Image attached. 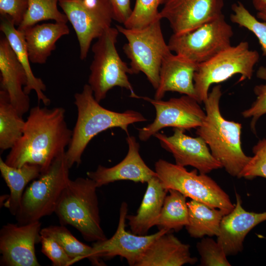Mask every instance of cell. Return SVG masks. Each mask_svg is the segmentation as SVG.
<instances>
[{"label":"cell","instance_id":"ab89813d","mask_svg":"<svg viewBox=\"0 0 266 266\" xmlns=\"http://www.w3.org/2000/svg\"><path fill=\"white\" fill-rule=\"evenodd\" d=\"M257 16L259 19L266 21V7L260 11H258Z\"/></svg>","mask_w":266,"mask_h":266},{"label":"cell","instance_id":"8992f818","mask_svg":"<svg viewBox=\"0 0 266 266\" xmlns=\"http://www.w3.org/2000/svg\"><path fill=\"white\" fill-rule=\"evenodd\" d=\"M161 20L138 29L116 25L127 40L123 49L130 60L131 74L143 73L155 90L159 85L162 61L171 53L163 34Z\"/></svg>","mask_w":266,"mask_h":266},{"label":"cell","instance_id":"f35d334b","mask_svg":"<svg viewBox=\"0 0 266 266\" xmlns=\"http://www.w3.org/2000/svg\"><path fill=\"white\" fill-rule=\"evenodd\" d=\"M252 2L254 7L258 11L266 7V0H252Z\"/></svg>","mask_w":266,"mask_h":266},{"label":"cell","instance_id":"52a82bcc","mask_svg":"<svg viewBox=\"0 0 266 266\" xmlns=\"http://www.w3.org/2000/svg\"><path fill=\"white\" fill-rule=\"evenodd\" d=\"M66 152L58 156L49 169L24 192L15 216L18 224L39 221L55 212L60 197L70 179Z\"/></svg>","mask_w":266,"mask_h":266},{"label":"cell","instance_id":"ffe728a7","mask_svg":"<svg viewBox=\"0 0 266 266\" xmlns=\"http://www.w3.org/2000/svg\"><path fill=\"white\" fill-rule=\"evenodd\" d=\"M198 64L180 55H167L160 70L159 82L154 99L162 100L167 92H176L197 100L194 86V73Z\"/></svg>","mask_w":266,"mask_h":266},{"label":"cell","instance_id":"8fae6325","mask_svg":"<svg viewBox=\"0 0 266 266\" xmlns=\"http://www.w3.org/2000/svg\"><path fill=\"white\" fill-rule=\"evenodd\" d=\"M59 5L73 28L85 60L91 43L111 27L114 14L109 0H60Z\"/></svg>","mask_w":266,"mask_h":266},{"label":"cell","instance_id":"ba28073f","mask_svg":"<svg viewBox=\"0 0 266 266\" xmlns=\"http://www.w3.org/2000/svg\"><path fill=\"white\" fill-rule=\"evenodd\" d=\"M260 56L251 50L247 41L230 46L209 60L199 64L194 73V86L197 101L204 102L213 84L226 81L235 74H240L239 81L250 79Z\"/></svg>","mask_w":266,"mask_h":266},{"label":"cell","instance_id":"e0dca14e","mask_svg":"<svg viewBox=\"0 0 266 266\" xmlns=\"http://www.w3.org/2000/svg\"><path fill=\"white\" fill-rule=\"evenodd\" d=\"M126 141L128 151L120 163L110 167L99 165L96 170L87 172L88 177L95 181L98 188L120 180L147 183L153 177L158 176L141 158L139 144L135 137L128 134Z\"/></svg>","mask_w":266,"mask_h":266},{"label":"cell","instance_id":"8d00e7d4","mask_svg":"<svg viewBox=\"0 0 266 266\" xmlns=\"http://www.w3.org/2000/svg\"><path fill=\"white\" fill-rule=\"evenodd\" d=\"M28 7V0H0L1 16L8 17L15 26L20 25Z\"/></svg>","mask_w":266,"mask_h":266},{"label":"cell","instance_id":"d6986e66","mask_svg":"<svg viewBox=\"0 0 266 266\" xmlns=\"http://www.w3.org/2000/svg\"><path fill=\"white\" fill-rule=\"evenodd\" d=\"M0 90L6 92L11 104L23 116L30 106L29 95L24 91L27 76L5 37L0 40Z\"/></svg>","mask_w":266,"mask_h":266},{"label":"cell","instance_id":"7402d4cb","mask_svg":"<svg viewBox=\"0 0 266 266\" xmlns=\"http://www.w3.org/2000/svg\"><path fill=\"white\" fill-rule=\"evenodd\" d=\"M23 33L30 62L43 64L55 49L57 41L68 35L69 29L66 23H47L36 24Z\"/></svg>","mask_w":266,"mask_h":266},{"label":"cell","instance_id":"836d02e7","mask_svg":"<svg viewBox=\"0 0 266 266\" xmlns=\"http://www.w3.org/2000/svg\"><path fill=\"white\" fill-rule=\"evenodd\" d=\"M203 266H230L222 246L213 239L205 237L197 244Z\"/></svg>","mask_w":266,"mask_h":266},{"label":"cell","instance_id":"3957f363","mask_svg":"<svg viewBox=\"0 0 266 266\" xmlns=\"http://www.w3.org/2000/svg\"><path fill=\"white\" fill-rule=\"evenodd\" d=\"M221 86H214L203 102L206 113L202 125L196 134L208 145L211 154L231 176L239 178L250 160L242 150L241 142V124L226 119L220 109Z\"/></svg>","mask_w":266,"mask_h":266},{"label":"cell","instance_id":"4316f807","mask_svg":"<svg viewBox=\"0 0 266 266\" xmlns=\"http://www.w3.org/2000/svg\"><path fill=\"white\" fill-rule=\"evenodd\" d=\"M26 121L11 104L4 91L0 90V149H11L22 136Z\"/></svg>","mask_w":266,"mask_h":266},{"label":"cell","instance_id":"83f0119b","mask_svg":"<svg viewBox=\"0 0 266 266\" xmlns=\"http://www.w3.org/2000/svg\"><path fill=\"white\" fill-rule=\"evenodd\" d=\"M156 223L160 229L178 232L189 223V213L186 197L179 192L168 190Z\"/></svg>","mask_w":266,"mask_h":266},{"label":"cell","instance_id":"1f68e13d","mask_svg":"<svg viewBox=\"0 0 266 266\" xmlns=\"http://www.w3.org/2000/svg\"><path fill=\"white\" fill-rule=\"evenodd\" d=\"M165 0H136L132 13L123 24L128 29L142 28L161 19L159 6Z\"/></svg>","mask_w":266,"mask_h":266},{"label":"cell","instance_id":"4fadbf2b","mask_svg":"<svg viewBox=\"0 0 266 266\" xmlns=\"http://www.w3.org/2000/svg\"><path fill=\"white\" fill-rule=\"evenodd\" d=\"M128 204L123 201L120 206L117 230L111 237L95 242L92 247L94 265L102 266L100 258H111L120 256L125 258L131 266L136 264L151 244L158 237L168 232L162 229L153 234L140 235L126 230Z\"/></svg>","mask_w":266,"mask_h":266},{"label":"cell","instance_id":"ac0fdd59","mask_svg":"<svg viewBox=\"0 0 266 266\" xmlns=\"http://www.w3.org/2000/svg\"><path fill=\"white\" fill-rule=\"evenodd\" d=\"M235 194L234 207L223 216L217 236V242L227 256L241 252L247 234L257 225L266 221V211L256 213L246 211L242 206L240 195L236 192Z\"/></svg>","mask_w":266,"mask_h":266},{"label":"cell","instance_id":"44dd1931","mask_svg":"<svg viewBox=\"0 0 266 266\" xmlns=\"http://www.w3.org/2000/svg\"><path fill=\"white\" fill-rule=\"evenodd\" d=\"M197 261V258L191 256L190 245L168 232L151 244L136 266H181L194 265Z\"/></svg>","mask_w":266,"mask_h":266},{"label":"cell","instance_id":"5b68a950","mask_svg":"<svg viewBox=\"0 0 266 266\" xmlns=\"http://www.w3.org/2000/svg\"><path fill=\"white\" fill-rule=\"evenodd\" d=\"M119 32L112 27L106 30L92 47L93 59L90 66L88 84L95 99L100 102L107 92L115 87L130 92V97L139 99L130 83L127 74L130 68L120 57L116 47Z\"/></svg>","mask_w":266,"mask_h":266},{"label":"cell","instance_id":"5bb4252c","mask_svg":"<svg viewBox=\"0 0 266 266\" xmlns=\"http://www.w3.org/2000/svg\"><path fill=\"white\" fill-rule=\"evenodd\" d=\"M41 229L39 221L3 225L0 231V265L40 266L35 245L40 242Z\"/></svg>","mask_w":266,"mask_h":266},{"label":"cell","instance_id":"d4e9b609","mask_svg":"<svg viewBox=\"0 0 266 266\" xmlns=\"http://www.w3.org/2000/svg\"><path fill=\"white\" fill-rule=\"evenodd\" d=\"M1 176L10 190L4 206L10 213L16 215L20 205L26 186L41 175L40 167L35 164H26L19 167L10 166L0 158Z\"/></svg>","mask_w":266,"mask_h":266},{"label":"cell","instance_id":"74e56055","mask_svg":"<svg viewBox=\"0 0 266 266\" xmlns=\"http://www.w3.org/2000/svg\"><path fill=\"white\" fill-rule=\"evenodd\" d=\"M114 14V20L124 24L131 15L132 9L130 0H109Z\"/></svg>","mask_w":266,"mask_h":266},{"label":"cell","instance_id":"277c9868","mask_svg":"<svg viewBox=\"0 0 266 266\" xmlns=\"http://www.w3.org/2000/svg\"><path fill=\"white\" fill-rule=\"evenodd\" d=\"M96 183L89 177L69 179L58 202L55 212L61 225H69L87 241L107 238L100 225Z\"/></svg>","mask_w":266,"mask_h":266},{"label":"cell","instance_id":"7a4b0ae2","mask_svg":"<svg viewBox=\"0 0 266 266\" xmlns=\"http://www.w3.org/2000/svg\"><path fill=\"white\" fill-rule=\"evenodd\" d=\"M77 117L72 130L71 141L66 154L70 168L81 163L82 154L88 143L96 135L113 128H120L128 135V127L132 124L147 121L140 112L127 110L117 112L103 107L95 98L88 84L81 92L74 95Z\"/></svg>","mask_w":266,"mask_h":266},{"label":"cell","instance_id":"7c38bea8","mask_svg":"<svg viewBox=\"0 0 266 266\" xmlns=\"http://www.w3.org/2000/svg\"><path fill=\"white\" fill-rule=\"evenodd\" d=\"M155 108L156 117L152 123L138 129V137L142 141L148 140L161 129L173 127L183 130L197 129L203 124L206 113L194 98L187 95L172 98L167 100L143 97Z\"/></svg>","mask_w":266,"mask_h":266},{"label":"cell","instance_id":"603a6c76","mask_svg":"<svg viewBox=\"0 0 266 266\" xmlns=\"http://www.w3.org/2000/svg\"><path fill=\"white\" fill-rule=\"evenodd\" d=\"M146 192L136 215H127L132 233L146 235L156 226L168 190L164 187L158 176L147 183Z\"/></svg>","mask_w":266,"mask_h":266},{"label":"cell","instance_id":"f546056e","mask_svg":"<svg viewBox=\"0 0 266 266\" xmlns=\"http://www.w3.org/2000/svg\"><path fill=\"white\" fill-rule=\"evenodd\" d=\"M59 0H28L27 10L17 29L23 32L39 22L49 20L66 24L68 21L66 16L58 8Z\"/></svg>","mask_w":266,"mask_h":266},{"label":"cell","instance_id":"4dcf8cb0","mask_svg":"<svg viewBox=\"0 0 266 266\" xmlns=\"http://www.w3.org/2000/svg\"><path fill=\"white\" fill-rule=\"evenodd\" d=\"M231 8V21L252 32L259 40L263 55L266 56V21L258 20L241 1L234 3Z\"/></svg>","mask_w":266,"mask_h":266},{"label":"cell","instance_id":"d6a6232c","mask_svg":"<svg viewBox=\"0 0 266 266\" xmlns=\"http://www.w3.org/2000/svg\"><path fill=\"white\" fill-rule=\"evenodd\" d=\"M257 77L264 80V84L256 85L254 92L256 95V100L251 106L242 112L245 118H251V130L256 133V125L259 119L266 114V66H261L257 71Z\"/></svg>","mask_w":266,"mask_h":266},{"label":"cell","instance_id":"484cf974","mask_svg":"<svg viewBox=\"0 0 266 266\" xmlns=\"http://www.w3.org/2000/svg\"><path fill=\"white\" fill-rule=\"evenodd\" d=\"M189 223L185 227L191 237L217 236L221 222L226 213L202 202L191 200L187 202Z\"/></svg>","mask_w":266,"mask_h":266},{"label":"cell","instance_id":"9a60e30c","mask_svg":"<svg viewBox=\"0 0 266 266\" xmlns=\"http://www.w3.org/2000/svg\"><path fill=\"white\" fill-rule=\"evenodd\" d=\"M184 131L175 128L172 135L158 132L154 136L158 139L161 146L173 155L176 164L179 166H192L203 174L223 167L201 137L187 135Z\"/></svg>","mask_w":266,"mask_h":266},{"label":"cell","instance_id":"30bf717a","mask_svg":"<svg viewBox=\"0 0 266 266\" xmlns=\"http://www.w3.org/2000/svg\"><path fill=\"white\" fill-rule=\"evenodd\" d=\"M233 34L223 14L188 32L173 33L167 44L171 52L199 64L231 46Z\"/></svg>","mask_w":266,"mask_h":266},{"label":"cell","instance_id":"6da1fadb","mask_svg":"<svg viewBox=\"0 0 266 266\" xmlns=\"http://www.w3.org/2000/svg\"><path fill=\"white\" fill-rule=\"evenodd\" d=\"M65 114L61 107L37 105L30 109L23 133L6 156L5 163L16 167L35 164L40 167L41 174L45 173L71 141L72 131Z\"/></svg>","mask_w":266,"mask_h":266},{"label":"cell","instance_id":"f1b7e54d","mask_svg":"<svg viewBox=\"0 0 266 266\" xmlns=\"http://www.w3.org/2000/svg\"><path fill=\"white\" fill-rule=\"evenodd\" d=\"M40 234L54 238L72 259V265L85 258L93 263L92 247L78 240L65 225L44 228Z\"/></svg>","mask_w":266,"mask_h":266},{"label":"cell","instance_id":"9c48e42d","mask_svg":"<svg viewBox=\"0 0 266 266\" xmlns=\"http://www.w3.org/2000/svg\"><path fill=\"white\" fill-rule=\"evenodd\" d=\"M197 169L188 171L184 166L159 159L155 171L166 190H176L187 198L224 211L226 214L234 207L228 195L206 174Z\"/></svg>","mask_w":266,"mask_h":266},{"label":"cell","instance_id":"d590c367","mask_svg":"<svg viewBox=\"0 0 266 266\" xmlns=\"http://www.w3.org/2000/svg\"><path fill=\"white\" fill-rule=\"evenodd\" d=\"M41 251L52 262L54 266H69L72 259L53 237L40 234Z\"/></svg>","mask_w":266,"mask_h":266},{"label":"cell","instance_id":"e575fe53","mask_svg":"<svg viewBox=\"0 0 266 266\" xmlns=\"http://www.w3.org/2000/svg\"><path fill=\"white\" fill-rule=\"evenodd\" d=\"M254 154L241 172L239 178H266V137L260 140L252 148Z\"/></svg>","mask_w":266,"mask_h":266},{"label":"cell","instance_id":"2e32d148","mask_svg":"<svg viewBox=\"0 0 266 266\" xmlns=\"http://www.w3.org/2000/svg\"><path fill=\"white\" fill-rule=\"evenodd\" d=\"M160 11L174 34L191 31L223 14V0H165Z\"/></svg>","mask_w":266,"mask_h":266},{"label":"cell","instance_id":"cb8c5ba5","mask_svg":"<svg viewBox=\"0 0 266 266\" xmlns=\"http://www.w3.org/2000/svg\"><path fill=\"white\" fill-rule=\"evenodd\" d=\"M0 30L8 41L26 73L27 83L24 87L25 93L29 95L32 91H34L38 102L41 101L45 106H48L51 100L44 94L46 90V85L42 79L35 77L32 71L23 33L16 29L12 22L4 16H1Z\"/></svg>","mask_w":266,"mask_h":266}]
</instances>
